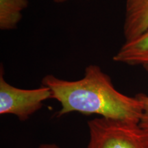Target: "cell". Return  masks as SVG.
I'll list each match as a JSON object with an SVG mask.
<instances>
[{"label":"cell","instance_id":"277c9868","mask_svg":"<svg viewBox=\"0 0 148 148\" xmlns=\"http://www.w3.org/2000/svg\"><path fill=\"white\" fill-rule=\"evenodd\" d=\"M148 30V0H126L123 32L125 40Z\"/></svg>","mask_w":148,"mask_h":148},{"label":"cell","instance_id":"8992f818","mask_svg":"<svg viewBox=\"0 0 148 148\" xmlns=\"http://www.w3.org/2000/svg\"><path fill=\"white\" fill-rule=\"evenodd\" d=\"M27 5V0H0V29H16L22 18V12Z\"/></svg>","mask_w":148,"mask_h":148},{"label":"cell","instance_id":"5b68a950","mask_svg":"<svg viewBox=\"0 0 148 148\" xmlns=\"http://www.w3.org/2000/svg\"><path fill=\"white\" fill-rule=\"evenodd\" d=\"M112 60L128 65L148 66V30L132 40H125Z\"/></svg>","mask_w":148,"mask_h":148},{"label":"cell","instance_id":"3957f363","mask_svg":"<svg viewBox=\"0 0 148 148\" xmlns=\"http://www.w3.org/2000/svg\"><path fill=\"white\" fill-rule=\"evenodd\" d=\"M49 98H51V92L47 86L41 84L34 89L15 87L6 82L1 69L0 114H14L20 121H26Z\"/></svg>","mask_w":148,"mask_h":148},{"label":"cell","instance_id":"6da1fadb","mask_svg":"<svg viewBox=\"0 0 148 148\" xmlns=\"http://www.w3.org/2000/svg\"><path fill=\"white\" fill-rule=\"evenodd\" d=\"M41 84L49 88L51 98L59 101L58 116L77 112L85 115L138 123L141 117L142 103L116 89L112 79L97 64H89L82 78L66 80L46 75Z\"/></svg>","mask_w":148,"mask_h":148},{"label":"cell","instance_id":"52a82bcc","mask_svg":"<svg viewBox=\"0 0 148 148\" xmlns=\"http://www.w3.org/2000/svg\"><path fill=\"white\" fill-rule=\"evenodd\" d=\"M148 72V66H145ZM142 103V114L138 125L144 132L148 134V95L144 93H138L136 95Z\"/></svg>","mask_w":148,"mask_h":148},{"label":"cell","instance_id":"9c48e42d","mask_svg":"<svg viewBox=\"0 0 148 148\" xmlns=\"http://www.w3.org/2000/svg\"><path fill=\"white\" fill-rule=\"evenodd\" d=\"M53 1H54L55 3H62L66 2V1H69V0H53Z\"/></svg>","mask_w":148,"mask_h":148},{"label":"cell","instance_id":"7a4b0ae2","mask_svg":"<svg viewBox=\"0 0 148 148\" xmlns=\"http://www.w3.org/2000/svg\"><path fill=\"white\" fill-rule=\"evenodd\" d=\"M87 148H148V134L138 123L98 117L88 121Z\"/></svg>","mask_w":148,"mask_h":148},{"label":"cell","instance_id":"ba28073f","mask_svg":"<svg viewBox=\"0 0 148 148\" xmlns=\"http://www.w3.org/2000/svg\"><path fill=\"white\" fill-rule=\"evenodd\" d=\"M38 148H60L55 144H42Z\"/></svg>","mask_w":148,"mask_h":148}]
</instances>
